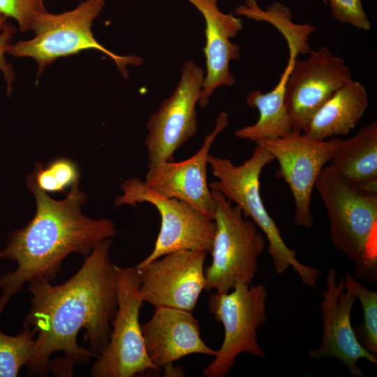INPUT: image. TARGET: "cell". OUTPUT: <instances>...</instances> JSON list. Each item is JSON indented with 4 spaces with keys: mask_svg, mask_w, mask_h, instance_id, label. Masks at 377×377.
<instances>
[{
    "mask_svg": "<svg viewBox=\"0 0 377 377\" xmlns=\"http://www.w3.org/2000/svg\"><path fill=\"white\" fill-rule=\"evenodd\" d=\"M117 269V311L109 341L96 358L93 377H132L149 371L160 372L149 360L144 341L140 311L143 301L140 279L134 267Z\"/></svg>",
    "mask_w": 377,
    "mask_h": 377,
    "instance_id": "obj_7",
    "label": "cell"
},
{
    "mask_svg": "<svg viewBox=\"0 0 377 377\" xmlns=\"http://www.w3.org/2000/svg\"><path fill=\"white\" fill-rule=\"evenodd\" d=\"M274 160L273 156L258 145H256L251 157L239 165L228 158L209 154L208 165L217 179L209 184V188L238 206L265 235L276 274H282L292 267L304 284L315 288L319 270L297 259L296 252L285 243L260 196V174L265 165Z\"/></svg>",
    "mask_w": 377,
    "mask_h": 377,
    "instance_id": "obj_4",
    "label": "cell"
},
{
    "mask_svg": "<svg viewBox=\"0 0 377 377\" xmlns=\"http://www.w3.org/2000/svg\"><path fill=\"white\" fill-rule=\"evenodd\" d=\"M16 32V27L8 21V17L0 13V70L7 83V95L12 91V84L15 80V74L12 66L5 59V54L10 47V40Z\"/></svg>",
    "mask_w": 377,
    "mask_h": 377,
    "instance_id": "obj_27",
    "label": "cell"
},
{
    "mask_svg": "<svg viewBox=\"0 0 377 377\" xmlns=\"http://www.w3.org/2000/svg\"><path fill=\"white\" fill-rule=\"evenodd\" d=\"M297 58L296 54L289 52L288 64L272 90L267 93L254 90L248 94L246 103L258 110L259 118L255 124L237 130L235 137L256 142L281 138L294 130L285 103V87Z\"/></svg>",
    "mask_w": 377,
    "mask_h": 377,
    "instance_id": "obj_20",
    "label": "cell"
},
{
    "mask_svg": "<svg viewBox=\"0 0 377 377\" xmlns=\"http://www.w3.org/2000/svg\"><path fill=\"white\" fill-rule=\"evenodd\" d=\"M214 202L215 233L210 253L212 263L205 267V290L230 291L236 283L252 284L258 270V258L265 238L242 209L220 192L211 190Z\"/></svg>",
    "mask_w": 377,
    "mask_h": 377,
    "instance_id": "obj_6",
    "label": "cell"
},
{
    "mask_svg": "<svg viewBox=\"0 0 377 377\" xmlns=\"http://www.w3.org/2000/svg\"><path fill=\"white\" fill-rule=\"evenodd\" d=\"M295 60L285 87V103L294 129L302 131L313 114L339 88L353 80L343 59L327 47Z\"/></svg>",
    "mask_w": 377,
    "mask_h": 377,
    "instance_id": "obj_13",
    "label": "cell"
},
{
    "mask_svg": "<svg viewBox=\"0 0 377 377\" xmlns=\"http://www.w3.org/2000/svg\"><path fill=\"white\" fill-rule=\"evenodd\" d=\"M329 163L350 184L377 194V122L364 125L349 139H341Z\"/></svg>",
    "mask_w": 377,
    "mask_h": 377,
    "instance_id": "obj_19",
    "label": "cell"
},
{
    "mask_svg": "<svg viewBox=\"0 0 377 377\" xmlns=\"http://www.w3.org/2000/svg\"><path fill=\"white\" fill-rule=\"evenodd\" d=\"M79 179L75 162L66 158H58L44 166L37 163L33 173L27 177V184L36 186L45 193L64 192Z\"/></svg>",
    "mask_w": 377,
    "mask_h": 377,
    "instance_id": "obj_24",
    "label": "cell"
},
{
    "mask_svg": "<svg viewBox=\"0 0 377 377\" xmlns=\"http://www.w3.org/2000/svg\"><path fill=\"white\" fill-rule=\"evenodd\" d=\"M15 336L0 330V377H15L31 361L36 348V332L29 326Z\"/></svg>",
    "mask_w": 377,
    "mask_h": 377,
    "instance_id": "obj_22",
    "label": "cell"
},
{
    "mask_svg": "<svg viewBox=\"0 0 377 377\" xmlns=\"http://www.w3.org/2000/svg\"><path fill=\"white\" fill-rule=\"evenodd\" d=\"M36 212L24 228L12 231L0 259L17 264L15 270L0 277V316L9 300L36 281H53L64 260L72 253L88 256L99 242L116 235L114 223L108 219L84 216L81 207L87 196L75 182L65 199L56 200L34 185Z\"/></svg>",
    "mask_w": 377,
    "mask_h": 377,
    "instance_id": "obj_2",
    "label": "cell"
},
{
    "mask_svg": "<svg viewBox=\"0 0 377 377\" xmlns=\"http://www.w3.org/2000/svg\"><path fill=\"white\" fill-rule=\"evenodd\" d=\"M235 15H243L256 21H264L272 24L285 38L289 52L299 54H309L311 51L309 37L316 28L311 24H296L292 21V13L289 8L274 2L262 10L255 0H245V3L235 10Z\"/></svg>",
    "mask_w": 377,
    "mask_h": 377,
    "instance_id": "obj_21",
    "label": "cell"
},
{
    "mask_svg": "<svg viewBox=\"0 0 377 377\" xmlns=\"http://www.w3.org/2000/svg\"><path fill=\"white\" fill-rule=\"evenodd\" d=\"M315 187L327 210L332 244L355 261V278L376 283L377 194L353 186L329 165Z\"/></svg>",
    "mask_w": 377,
    "mask_h": 377,
    "instance_id": "obj_3",
    "label": "cell"
},
{
    "mask_svg": "<svg viewBox=\"0 0 377 377\" xmlns=\"http://www.w3.org/2000/svg\"><path fill=\"white\" fill-rule=\"evenodd\" d=\"M105 0H86L75 8L59 14L45 11L34 20L35 36L11 45L8 53L15 57H29L38 64V76L45 66L56 59L77 54L86 50H96L108 56L116 64L121 76L127 78L128 65L139 66L142 58L135 55L116 54L101 45L91 31L93 21L103 10Z\"/></svg>",
    "mask_w": 377,
    "mask_h": 377,
    "instance_id": "obj_5",
    "label": "cell"
},
{
    "mask_svg": "<svg viewBox=\"0 0 377 377\" xmlns=\"http://www.w3.org/2000/svg\"><path fill=\"white\" fill-rule=\"evenodd\" d=\"M368 105L366 88L352 80L313 114L302 133L316 140L346 135L358 124Z\"/></svg>",
    "mask_w": 377,
    "mask_h": 377,
    "instance_id": "obj_18",
    "label": "cell"
},
{
    "mask_svg": "<svg viewBox=\"0 0 377 377\" xmlns=\"http://www.w3.org/2000/svg\"><path fill=\"white\" fill-rule=\"evenodd\" d=\"M43 2L44 0H0V13L15 20L20 30L25 32L32 30L36 16L46 10Z\"/></svg>",
    "mask_w": 377,
    "mask_h": 377,
    "instance_id": "obj_25",
    "label": "cell"
},
{
    "mask_svg": "<svg viewBox=\"0 0 377 377\" xmlns=\"http://www.w3.org/2000/svg\"><path fill=\"white\" fill-rule=\"evenodd\" d=\"M345 290L357 298L363 311V320L355 332L362 346L369 353H377V293L364 287L356 278L345 274Z\"/></svg>",
    "mask_w": 377,
    "mask_h": 377,
    "instance_id": "obj_23",
    "label": "cell"
},
{
    "mask_svg": "<svg viewBox=\"0 0 377 377\" xmlns=\"http://www.w3.org/2000/svg\"><path fill=\"white\" fill-rule=\"evenodd\" d=\"M326 282L321 304V343L318 348L309 350V355L316 360L335 357L343 363L352 376L362 377L364 372L357 364L358 360L364 358L377 364V359L362 346L352 327L350 315L356 298L350 292H344L343 278L337 283V272L333 267L327 269Z\"/></svg>",
    "mask_w": 377,
    "mask_h": 377,
    "instance_id": "obj_15",
    "label": "cell"
},
{
    "mask_svg": "<svg viewBox=\"0 0 377 377\" xmlns=\"http://www.w3.org/2000/svg\"><path fill=\"white\" fill-rule=\"evenodd\" d=\"M123 194L117 195L115 205L147 202L157 209L160 230L151 252L138 265H142L165 254L184 250L210 253L215 233V222L183 200L163 196L138 177L121 184Z\"/></svg>",
    "mask_w": 377,
    "mask_h": 377,
    "instance_id": "obj_9",
    "label": "cell"
},
{
    "mask_svg": "<svg viewBox=\"0 0 377 377\" xmlns=\"http://www.w3.org/2000/svg\"><path fill=\"white\" fill-rule=\"evenodd\" d=\"M187 1L202 13L205 22L206 75L198 101L199 105L204 108L216 88L232 87L236 82L229 65L231 61L240 59V46L230 38L242 31L243 24L240 18L222 13L218 0Z\"/></svg>",
    "mask_w": 377,
    "mask_h": 377,
    "instance_id": "obj_17",
    "label": "cell"
},
{
    "mask_svg": "<svg viewBox=\"0 0 377 377\" xmlns=\"http://www.w3.org/2000/svg\"><path fill=\"white\" fill-rule=\"evenodd\" d=\"M112 241L95 246L79 270L60 285L29 283L31 308L23 325L36 334L29 376L49 371L72 376L76 364H88L106 347L117 311V269L111 260Z\"/></svg>",
    "mask_w": 377,
    "mask_h": 377,
    "instance_id": "obj_1",
    "label": "cell"
},
{
    "mask_svg": "<svg viewBox=\"0 0 377 377\" xmlns=\"http://www.w3.org/2000/svg\"><path fill=\"white\" fill-rule=\"evenodd\" d=\"M341 139L316 140L294 129L290 133L276 139H260L258 145L269 152L279 164L277 177L288 184L295 201L294 223L311 228L313 219L311 212V194L316 179L332 158Z\"/></svg>",
    "mask_w": 377,
    "mask_h": 377,
    "instance_id": "obj_10",
    "label": "cell"
},
{
    "mask_svg": "<svg viewBox=\"0 0 377 377\" xmlns=\"http://www.w3.org/2000/svg\"><path fill=\"white\" fill-rule=\"evenodd\" d=\"M231 290L209 297V310L216 321L222 323L224 338L214 360L203 371L205 377L228 376L240 353L260 358L265 355L258 342L257 330L267 319V288L260 283L238 281Z\"/></svg>",
    "mask_w": 377,
    "mask_h": 377,
    "instance_id": "obj_8",
    "label": "cell"
},
{
    "mask_svg": "<svg viewBox=\"0 0 377 377\" xmlns=\"http://www.w3.org/2000/svg\"><path fill=\"white\" fill-rule=\"evenodd\" d=\"M142 332L147 355L160 370L188 355L214 356L216 353L202 339L199 321L189 311L155 307Z\"/></svg>",
    "mask_w": 377,
    "mask_h": 377,
    "instance_id": "obj_16",
    "label": "cell"
},
{
    "mask_svg": "<svg viewBox=\"0 0 377 377\" xmlns=\"http://www.w3.org/2000/svg\"><path fill=\"white\" fill-rule=\"evenodd\" d=\"M327 3V0H323ZM333 17L342 24L369 31L371 23L361 0H329Z\"/></svg>",
    "mask_w": 377,
    "mask_h": 377,
    "instance_id": "obj_26",
    "label": "cell"
},
{
    "mask_svg": "<svg viewBox=\"0 0 377 377\" xmlns=\"http://www.w3.org/2000/svg\"><path fill=\"white\" fill-rule=\"evenodd\" d=\"M204 78L202 68L193 61L184 63L177 87L148 120L145 140L148 165L173 161L175 151L197 134L195 106Z\"/></svg>",
    "mask_w": 377,
    "mask_h": 377,
    "instance_id": "obj_11",
    "label": "cell"
},
{
    "mask_svg": "<svg viewBox=\"0 0 377 377\" xmlns=\"http://www.w3.org/2000/svg\"><path fill=\"white\" fill-rule=\"evenodd\" d=\"M229 124L228 114L220 112L213 131L191 157L179 162L165 161L148 165L145 184L154 192L191 205L214 220V202L207 182L209 152L218 135Z\"/></svg>",
    "mask_w": 377,
    "mask_h": 377,
    "instance_id": "obj_14",
    "label": "cell"
},
{
    "mask_svg": "<svg viewBox=\"0 0 377 377\" xmlns=\"http://www.w3.org/2000/svg\"><path fill=\"white\" fill-rule=\"evenodd\" d=\"M205 251L184 250L136 265L144 302L192 311L206 286Z\"/></svg>",
    "mask_w": 377,
    "mask_h": 377,
    "instance_id": "obj_12",
    "label": "cell"
}]
</instances>
